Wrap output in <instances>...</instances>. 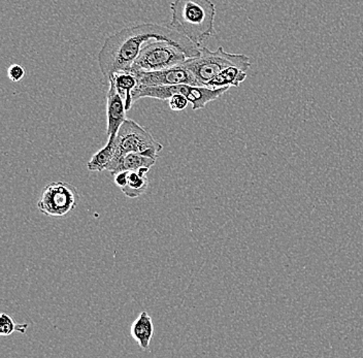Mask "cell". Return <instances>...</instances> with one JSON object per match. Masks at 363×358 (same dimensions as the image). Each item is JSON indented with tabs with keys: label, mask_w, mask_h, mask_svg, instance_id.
Returning a JSON list of instances; mask_svg holds the SVG:
<instances>
[{
	"label": "cell",
	"mask_w": 363,
	"mask_h": 358,
	"mask_svg": "<svg viewBox=\"0 0 363 358\" xmlns=\"http://www.w3.org/2000/svg\"><path fill=\"white\" fill-rule=\"evenodd\" d=\"M151 40L172 43L180 47L188 58L199 55L201 49L169 25L138 24L122 29L104 40L99 54V67L102 76L108 80L115 72L130 69L143 47Z\"/></svg>",
	"instance_id": "6da1fadb"
},
{
	"label": "cell",
	"mask_w": 363,
	"mask_h": 358,
	"mask_svg": "<svg viewBox=\"0 0 363 358\" xmlns=\"http://www.w3.org/2000/svg\"><path fill=\"white\" fill-rule=\"evenodd\" d=\"M174 30L201 47L215 33L216 6L212 0H174L170 4Z\"/></svg>",
	"instance_id": "7a4b0ae2"
},
{
	"label": "cell",
	"mask_w": 363,
	"mask_h": 358,
	"mask_svg": "<svg viewBox=\"0 0 363 358\" xmlns=\"http://www.w3.org/2000/svg\"><path fill=\"white\" fill-rule=\"evenodd\" d=\"M116 151L112 162L106 171L115 173L120 162L129 153H140L157 160L163 146L154 139L147 129L131 119H126L122 124L115 139Z\"/></svg>",
	"instance_id": "3957f363"
},
{
	"label": "cell",
	"mask_w": 363,
	"mask_h": 358,
	"mask_svg": "<svg viewBox=\"0 0 363 358\" xmlns=\"http://www.w3.org/2000/svg\"><path fill=\"white\" fill-rule=\"evenodd\" d=\"M183 65L192 72L201 86H206L222 70L231 65H240L249 69L251 67L248 56L245 54L228 53L224 51L223 47L211 51L208 47L201 46L199 55L188 58Z\"/></svg>",
	"instance_id": "277c9868"
},
{
	"label": "cell",
	"mask_w": 363,
	"mask_h": 358,
	"mask_svg": "<svg viewBox=\"0 0 363 358\" xmlns=\"http://www.w3.org/2000/svg\"><path fill=\"white\" fill-rule=\"evenodd\" d=\"M185 52L167 40H153L143 47L140 55L129 70L156 72L172 69L187 60Z\"/></svg>",
	"instance_id": "5b68a950"
},
{
	"label": "cell",
	"mask_w": 363,
	"mask_h": 358,
	"mask_svg": "<svg viewBox=\"0 0 363 358\" xmlns=\"http://www.w3.org/2000/svg\"><path fill=\"white\" fill-rule=\"evenodd\" d=\"M79 201V191L74 185L67 182H53L43 189L38 208L45 216L61 218L78 207Z\"/></svg>",
	"instance_id": "8992f818"
},
{
	"label": "cell",
	"mask_w": 363,
	"mask_h": 358,
	"mask_svg": "<svg viewBox=\"0 0 363 358\" xmlns=\"http://www.w3.org/2000/svg\"><path fill=\"white\" fill-rule=\"evenodd\" d=\"M131 72L138 78V87L177 85V84L201 86L192 72L184 65L172 67V69L156 70V72H135V70H131Z\"/></svg>",
	"instance_id": "52a82bcc"
},
{
	"label": "cell",
	"mask_w": 363,
	"mask_h": 358,
	"mask_svg": "<svg viewBox=\"0 0 363 358\" xmlns=\"http://www.w3.org/2000/svg\"><path fill=\"white\" fill-rule=\"evenodd\" d=\"M126 106L123 97L117 91L115 86L110 83L106 93V135L116 137L122 124L126 121Z\"/></svg>",
	"instance_id": "ba28073f"
},
{
	"label": "cell",
	"mask_w": 363,
	"mask_h": 358,
	"mask_svg": "<svg viewBox=\"0 0 363 358\" xmlns=\"http://www.w3.org/2000/svg\"><path fill=\"white\" fill-rule=\"evenodd\" d=\"M108 83L115 86L117 91L123 97L126 111L130 110L133 106V91L138 87V78L131 70L118 72L113 74L108 79Z\"/></svg>",
	"instance_id": "9c48e42d"
},
{
	"label": "cell",
	"mask_w": 363,
	"mask_h": 358,
	"mask_svg": "<svg viewBox=\"0 0 363 358\" xmlns=\"http://www.w3.org/2000/svg\"><path fill=\"white\" fill-rule=\"evenodd\" d=\"M249 69L240 65H231L222 70L213 80L206 84V87L223 88L238 87L247 79V72Z\"/></svg>",
	"instance_id": "30bf717a"
},
{
	"label": "cell",
	"mask_w": 363,
	"mask_h": 358,
	"mask_svg": "<svg viewBox=\"0 0 363 358\" xmlns=\"http://www.w3.org/2000/svg\"><path fill=\"white\" fill-rule=\"evenodd\" d=\"M131 337L138 342L143 350H147L154 335V325L151 317L147 312H142L131 325Z\"/></svg>",
	"instance_id": "8fae6325"
},
{
	"label": "cell",
	"mask_w": 363,
	"mask_h": 358,
	"mask_svg": "<svg viewBox=\"0 0 363 358\" xmlns=\"http://www.w3.org/2000/svg\"><path fill=\"white\" fill-rule=\"evenodd\" d=\"M116 137L108 138L106 146L93 155L87 163L90 172H104L108 169V165L112 162L116 151Z\"/></svg>",
	"instance_id": "7c38bea8"
},
{
	"label": "cell",
	"mask_w": 363,
	"mask_h": 358,
	"mask_svg": "<svg viewBox=\"0 0 363 358\" xmlns=\"http://www.w3.org/2000/svg\"><path fill=\"white\" fill-rule=\"evenodd\" d=\"M156 163V160L143 155L140 153H129L121 160L119 167L113 174L119 172H138L142 169H151Z\"/></svg>",
	"instance_id": "4fadbf2b"
},
{
	"label": "cell",
	"mask_w": 363,
	"mask_h": 358,
	"mask_svg": "<svg viewBox=\"0 0 363 358\" xmlns=\"http://www.w3.org/2000/svg\"><path fill=\"white\" fill-rule=\"evenodd\" d=\"M147 186H149V180H147V174L143 172H129L127 184L121 188V190L125 196L136 198L147 191Z\"/></svg>",
	"instance_id": "5bb4252c"
},
{
	"label": "cell",
	"mask_w": 363,
	"mask_h": 358,
	"mask_svg": "<svg viewBox=\"0 0 363 358\" xmlns=\"http://www.w3.org/2000/svg\"><path fill=\"white\" fill-rule=\"evenodd\" d=\"M27 328H28V324L16 323L10 315L6 314V313H2L0 315V335L2 337H8L15 332L26 334Z\"/></svg>",
	"instance_id": "9a60e30c"
},
{
	"label": "cell",
	"mask_w": 363,
	"mask_h": 358,
	"mask_svg": "<svg viewBox=\"0 0 363 358\" xmlns=\"http://www.w3.org/2000/svg\"><path fill=\"white\" fill-rule=\"evenodd\" d=\"M169 104V108H172V111L180 112V111H184L187 108L188 104H189V101H188L185 95L178 93V94H174V96L170 97Z\"/></svg>",
	"instance_id": "2e32d148"
},
{
	"label": "cell",
	"mask_w": 363,
	"mask_h": 358,
	"mask_svg": "<svg viewBox=\"0 0 363 358\" xmlns=\"http://www.w3.org/2000/svg\"><path fill=\"white\" fill-rule=\"evenodd\" d=\"M8 76L11 82L21 81L25 76V69H23L21 65H13L9 67Z\"/></svg>",
	"instance_id": "e0dca14e"
},
{
	"label": "cell",
	"mask_w": 363,
	"mask_h": 358,
	"mask_svg": "<svg viewBox=\"0 0 363 358\" xmlns=\"http://www.w3.org/2000/svg\"><path fill=\"white\" fill-rule=\"evenodd\" d=\"M129 172H119V173L113 174V182L118 187L123 188L128 181Z\"/></svg>",
	"instance_id": "ac0fdd59"
}]
</instances>
